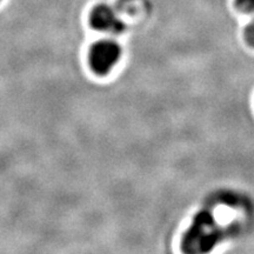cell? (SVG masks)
I'll use <instances>...</instances> for the list:
<instances>
[{
	"label": "cell",
	"instance_id": "4",
	"mask_svg": "<svg viewBox=\"0 0 254 254\" xmlns=\"http://www.w3.org/2000/svg\"><path fill=\"white\" fill-rule=\"evenodd\" d=\"M245 39L251 46L254 47V20L246 27Z\"/></svg>",
	"mask_w": 254,
	"mask_h": 254
},
{
	"label": "cell",
	"instance_id": "3",
	"mask_svg": "<svg viewBox=\"0 0 254 254\" xmlns=\"http://www.w3.org/2000/svg\"><path fill=\"white\" fill-rule=\"evenodd\" d=\"M237 7L246 13L254 12V0H236Z\"/></svg>",
	"mask_w": 254,
	"mask_h": 254
},
{
	"label": "cell",
	"instance_id": "2",
	"mask_svg": "<svg viewBox=\"0 0 254 254\" xmlns=\"http://www.w3.org/2000/svg\"><path fill=\"white\" fill-rule=\"evenodd\" d=\"M93 28L107 33H122L125 30V24L118 17L116 9L109 5H98L92 9L90 17Z\"/></svg>",
	"mask_w": 254,
	"mask_h": 254
},
{
	"label": "cell",
	"instance_id": "5",
	"mask_svg": "<svg viewBox=\"0 0 254 254\" xmlns=\"http://www.w3.org/2000/svg\"><path fill=\"white\" fill-rule=\"evenodd\" d=\"M124 1H132V0H124Z\"/></svg>",
	"mask_w": 254,
	"mask_h": 254
},
{
	"label": "cell",
	"instance_id": "1",
	"mask_svg": "<svg viewBox=\"0 0 254 254\" xmlns=\"http://www.w3.org/2000/svg\"><path fill=\"white\" fill-rule=\"evenodd\" d=\"M122 56V49L114 40H100L91 47L90 64L97 74H106L114 67Z\"/></svg>",
	"mask_w": 254,
	"mask_h": 254
}]
</instances>
